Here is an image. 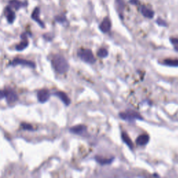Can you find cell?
Returning a JSON list of instances; mask_svg holds the SVG:
<instances>
[{
	"label": "cell",
	"mask_w": 178,
	"mask_h": 178,
	"mask_svg": "<svg viewBox=\"0 0 178 178\" xmlns=\"http://www.w3.org/2000/svg\"><path fill=\"white\" fill-rule=\"evenodd\" d=\"M51 65L57 73L64 74L69 70V64L64 56L55 55L51 59Z\"/></svg>",
	"instance_id": "cell-1"
},
{
	"label": "cell",
	"mask_w": 178,
	"mask_h": 178,
	"mask_svg": "<svg viewBox=\"0 0 178 178\" xmlns=\"http://www.w3.org/2000/svg\"><path fill=\"white\" fill-rule=\"evenodd\" d=\"M78 56L83 61H84L87 64H93L96 63V59L93 56V54L91 50L88 49H82L79 50L77 52Z\"/></svg>",
	"instance_id": "cell-2"
},
{
	"label": "cell",
	"mask_w": 178,
	"mask_h": 178,
	"mask_svg": "<svg viewBox=\"0 0 178 178\" xmlns=\"http://www.w3.org/2000/svg\"><path fill=\"white\" fill-rule=\"evenodd\" d=\"M119 116L121 119L127 120V121H134L135 120H143V117L139 113L131 110L120 113Z\"/></svg>",
	"instance_id": "cell-3"
},
{
	"label": "cell",
	"mask_w": 178,
	"mask_h": 178,
	"mask_svg": "<svg viewBox=\"0 0 178 178\" xmlns=\"http://www.w3.org/2000/svg\"><path fill=\"white\" fill-rule=\"evenodd\" d=\"M70 131L74 134L79 136H86L87 134V127L84 125H78L70 129Z\"/></svg>",
	"instance_id": "cell-4"
},
{
	"label": "cell",
	"mask_w": 178,
	"mask_h": 178,
	"mask_svg": "<svg viewBox=\"0 0 178 178\" xmlns=\"http://www.w3.org/2000/svg\"><path fill=\"white\" fill-rule=\"evenodd\" d=\"M11 65H12L13 66H16V65H27L28 67H30L31 68H36V64H34L33 61H28V60L20 59V58H16L15 59H13L12 61L11 62Z\"/></svg>",
	"instance_id": "cell-5"
},
{
	"label": "cell",
	"mask_w": 178,
	"mask_h": 178,
	"mask_svg": "<svg viewBox=\"0 0 178 178\" xmlns=\"http://www.w3.org/2000/svg\"><path fill=\"white\" fill-rule=\"evenodd\" d=\"M100 31L103 33H107L110 31L111 28V22L109 18H105L99 26Z\"/></svg>",
	"instance_id": "cell-6"
},
{
	"label": "cell",
	"mask_w": 178,
	"mask_h": 178,
	"mask_svg": "<svg viewBox=\"0 0 178 178\" xmlns=\"http://www.w3.org/2000/svg\"><path fill=\"white\" fill-rule=\"evenodd\" d=\"M37 97H38V101L41 103H45L47 101L50 97V94L49 91L46 90V89H42V90L39 91L37 94Z\"/></svg>",
	"instance_id": "cell-7"
},
{
	"label": "cell",
	"mask_w": 178,
	"mask_h": 178,
	"mask_svg": "<svg viewBox=\"0 0 178 178\" xmlns=\"http://www.w3.org/2000/svg\"><path fill=\"white\" fill-rule=\"evenodd\" d=\"M5 97L7 98V101L8 104L13 103L18 100V96L15 91H13V90H7L5 91Z\"/></svg>",
	"instance_id": "cell-8"
},
{
	"label": "cell",
	"mask_w": 178,
	"mask_h": 178,
	"mask_svg": "<svg viewBox=\"0 0 178 178\" xmlns=\"http://www.w3.org/2000/svg\"><path fill=\"white\" fill-rule=\"evenodd\" d=\"M39 15H40V8L36 7L35 9L33 10L32 14H31V18H32L34 21H36L37 23H38V24L41 26V27L44 28L45 24L40 19Z\"/></svg>",
	"instance_id": "cell-9"
},
{
	"label": "cell",
	"mask_w": 178,
	"mask_h": 178,
	"mask_svg": "<svg viewBox=\"0 0 178 178\" xmlns=\"http://www.w3.org/2000/svg\"><path fill=\"white\" fill-rule=\"evenodd\" d=\"M5 16L7 17L8 22L10 24H12L16 19V14L11 9L10 7H7L5 8Z\"/></svg>",
	"instance_id": "cell-10"
},
{
	"label": "cell",
	"mask_w": 178,
	"mask_h": 178,
	"mask_svg": "<svg viewBox=\"0 0 178 178\" xmlns=\"http://www.w3.org/2000/svg\"><path fill=\"white\" fill-rule=\"evenodd\" d=\"M54 96H56L59 97V98L61 100V101L64 103V104L68 106L70 104V99L69 98L68 96L66 95V93H65L64 92L62 91H57L56 93H54Z\"/></svg>",
	"instance_id": "cell-11"
},
{
	"label": "cell",
	"mask_w": 178,
	"mask_h": 178,
	"mask_svg": "<svg viewBox=\"0 0 178 178\" xmlns=\"http://www.w3.org/2000/svg\"><path fill=\"white\" fill-rule=\"evenodd\" d=\"M150 140V137L148 134H142L136 139V143L138 145L143 146L145 145Z\"/></svg>",
	"instance_id": "cell-12"
},
{
	"label": "cell",
	"mask_w": 178,
	"mask_h": 178,
	"mask_svg": "<svg viewBox=\"0 0 178 178\" xmlns=\"http://www.w3.org/2000/svg\"><path fill=\"white\" fill-rule=\"evenodd\" d=\"M21 38L23 39V41L16 46V50L18 51H22L23 50H24L25 48L27 47V46L29 45V42L27 40V36L24 33H22L21 35Z\"/></svg>",
	"instance_id": "cell-13"
},
{
	"label": "cell",
	"mask_w": 178,
	"mask_h": 178,
	"mask_svg": "<svg viewBox=\"0 0 178 178\" xmlns=\"http://www.w3.org/2000/svg\"><path fill=\"white\" fill-rule=\"evenodd\" d=\"M140 12H141L142 15L144 17H145V18L151 19L154 17L153 11L150 10V8H148L146 7H144V6H143V7L140 8Z\"/></svg>",
	"instance_id": "cell-14"
},
{
	"label": "cell",
	"mask_w": 178,
	"mask_h": 178,
	"mask_svg": "<svg viewBox=\"0 0 178 178\" xmlns=\"http://www.w3.org/2000/svg\"><path fill=\"white\" fill-rule=\"evenodd\" d=\"M121 137L122 139L123 140L126 145H127L129 148H130L131 150H133L134 149V145L132 143V141H131L130 136H128V134L126 132H122L121 134Z\"/></svg>",
	"instance_id": "cell-15"
},
{
	"label": "cell",
	"mask_w": 178,
	"mask_h": 178,
	"mask_svg": "<svg viewBox=\"0 0 178 178\" xmlns=\"http://www.w3.org/2000/svg\"><path fill=\"white\" fill-rule=\"evenodd\" d=\"M95 159L97 161V162H98L101 165H106V164H110L114 159L113 157L109 158V159H106V158H102L101 157L96 156L95 157Z\"/></svg>",
	"instance_id": "cell-16"
},
{
	"label": "cell",
	"mask_w": 178,
	"mask_h": 178,
	"mask_svg": "<svg viewBox=\"0 0 178 178\" xmlns=\"http://www.w3.org/2000/svg\"><path fill=\"white\" fill-rule=\"evenodd\" d=\"M9 4L11 7L16 8V10H19L21 7H26V5H27V4H24L19 0H10Z\"/></svg>",
	"instance_id": "cell-17"
},
{
	"label": "cell",
	"mask_w": 178,
	"mask_h": 178,
	"mask_svg": "<svg viewBox=\"0 0 178 178\" xmlns=\"http://www.w3.org/2000/svg\"><path fill=\"white\" fill-rule=\"evenodd\" d=\"M163 64L168 66L177 67L178 66V59H166L163 61Z\"/></svg>",
	"instance_id": "cell-18"
},
{
	"label": "cell",
	"mask_w": 178,
	"mask_h": 178,
	"mask_svg": "<svg viewBox=\"0 0 178 178\" xmlns=\"http://www.w3.org/2000/svg\"><path fill=\"white\" fill-rule=\"evenodd\" d=\"M116 4L118 10L119 11L120 13L122 14L123 9H124V7H125L124 0H116Z\"/></svg>",
	"instance_id": "cell-19"
},
{
	"label": "cell",
	"mask_w": 178,
	"mask_h": 178,
	"mask_svg": "<svg viewBox=\"0 0 178 178\" xmlns=\"http://www.w3.org/2000/svg\"><path fill=\"white\" fill-rule=\"evenodd\" d=\"M97 54L100 58H106L108 56V51L105 48H100L97 51Z\"/></svg>",
	"instance_id": "cell-20"
},
{
	"label": "cell",
	"mask_w": 178,
	"mask_h": 178,
	"mask_svg": "<svg viewBox=\"0 0 178 178\" xmlns=\"http://www.w3.org/2000/svg\"><path fill=\"white\" fill-rule=\"evenodd\" d=\"M21 127L24 130H29V131H33V128L32 126L30 124H27V123H22Z\"/></svg>",
	"instance_id": "cell-21"
},
{
	"label": "cell",
	"mask_w": 178,
	"mask_h": 178,
	"mask_svg": "<svg viewBox=\"0 0 178 178\" xmlns=\"http://www.w3.org/2000/svg\"><path fill=\"white\" fill-rule=\"evenodd\" d=\"M55 20L59 23H64L67 21L65 16H58L55 18Z\"/></svg>",
	"instance_id": "cell-22"
},
{
	"label": "cell",
	"mask_w": 178,
	"mask_h": 178,
	"mask_svg": "<svg viewBox=\"0 0 178 178\" xmlns=\"http://www.w3.org/2000/svg\"><path fill=\"white\" fill-rule=\"evenodd\" d=\"M171 42L173 45L176 50L178 51V38H171Z\"/></svg>",
	"instance_id": "cell-23"
},
{
	"label": "cell",
	"mask_w": 178,
	"mask_h": 178,
	"mask_svg": "<svg viewBox=\"0 0 178 178\" xmlns=\"http://www.w3.org/2000/svg\"><path fill=\"white\" fill-rule=\"evenodd\" d=\"M157 23L159 26H163V27H166L167 26V23H166L164 20H163L161 18H158L157 20Z\"/></svg>",
	"instance_id": "cell-24"
},
{
	"label": "cell",
	"mask_w": 178,
	"mask_h": 178,
	"mask_svg": "<svg viewBox=\"0 0 178 178\" xmlns=\"http://www.w3.org/2000/svg\"><path fill=\"white\" fill-rule=\"evenodd\" d=\"M5 96H6L5 91H0V100L5 97Z\"/></svg>",
	"instance_id": "cell-25"
},
{
	"label": "cell",
	"mask_w": 178,
	"mask_h": 178,
	"mask_svg": "<svg viewBox=\"0 0 178 178\" xmlns=\"http://www.w3.org/2000/svg\"><path fill=\"white\" fill-rule=\"evenodd\" d=\"M130 4H131L136 5V4H139V0H130Z\"/></svg>",
	"instance_id": "cell-26"
}]
</instances>
